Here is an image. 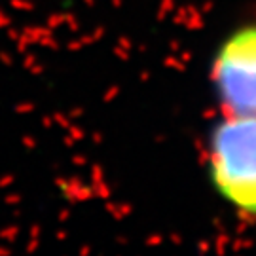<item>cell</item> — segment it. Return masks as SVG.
<instances>
[{
    "instance_id": "cell-1",
    "label": "cell",
    "mask_w": 256,
    "mask_h": 256,
    "mask_svg": "<svg viewBox=\"0 0 256 256\" xmlns=\"http://www.w3.org/2000/svg\"><path fill=\"white\" fill-rule=\"evenodd\" d=\"M207 171L224 203L256 218V116L222 114L209 135Z\"/></svg>"
},
{
    "instance_id": "cell-2",
    "label": "cell",
    "mask_w": 256,
    "mask_h": 256,
    "mask_svg": "<svg viewBox=\"0 0 256 256\" xmlns=\"http://www.w3.org/2000/svg\"><path fill=\"white\" fill-rule=\"evenodd\" d=\"M211 84L222 114L256 116V21L236 27L218 44Z\"/></svg>"
}]
</instances>
